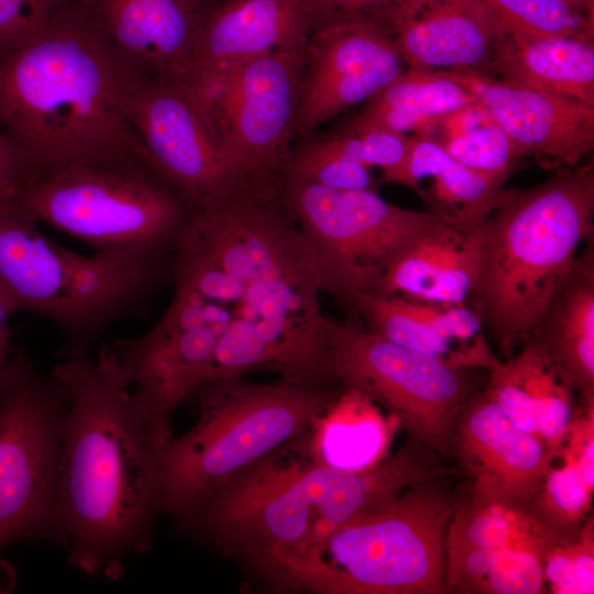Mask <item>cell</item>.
I'll return each mask as SVG.
<instances>
[{"instance_id": "cell-2", "label": "cell", "mask_w": 594, "mask_h": 594, "mask_svg": "<svg viewBox=\"0 0 594 594\" xmlns=\"http://www.w3.org/2000/svg\"><path fill=\"white\" fill-rule=\"evenodd\" d=\"M52 372L68 387L58 457V501L67 562L119 580L130 556L153 546L162 514L161 449L111 344L97 359H62Z\"/></svg>"}, {"instance_id": "cell-34", "label": "cell", "mask_w": 594, "mask_h": 594, "mask_svg": "<svg viewBox=\"0 0 594 594\" xmlns=\"http://www.w3.org/2000/svg\"><path fill=\"white\" fill-rule=\"evenodd\" d=\"M546 592L594 593V519L591 514L578 534L547 550L542 561Z\"/></svg>"}, {"instance_id": "cell-26", "label": "cell", "mask_w": 594, "mask_h": 594, "mask_svg": "<svg viewBox=\"0 0 594 594\" xmlns=\"http://www.w3.org/2000/svg\"><path fill=\"white\" fill-rule=\"evenodd\" d=\"M559 539L535 516L529 501L495 481L473 477L458 491L446 550L527 549L546 553Z\"/></svg>"}, {"instance_id": "cell-7", "label": "cell", "mask_w": 594, "mask_h": 594, "mask_svg": "<svg viewBox=\"0 0 594 594\" xmlns=\"http://www.w3.org/2000/svg\"><path fill=\"white\" fill-rule=\"evenodd\" d=\"M338 391L242 377L199 385L187 398L196 424L160 454L162 514L185 528L220 490L302 436Z\"/></svg>"}, {"instance_id": "cell-3", "label": "cell", "mask_w": 594, "mask_h": 594, "mask_svg": "<svg viewBox=\"0 0 594 594\" xmlns=\"http://www.w3.org/2000/svg\"><path fill=\"white\" fill-rule=\"evenodd\" d=\"M146 77L110 44L80 0L0 55V129L36 176L73 164L151 163L128 116Z\"/></svg>"}, {"instance_id": "cell-20", "label": "cell", "mask_w": 594, "mask_h": 594, "mask_svg": "<svg viewBox=\"0 0 594 594\" xmlns=\"http://www.w3.org/2000/svg\"><path fill=\"white\" fill-rule=\"evenodd\" d=\"M477 369L486 372V396L516 427L541 437L557 454L578 405L571 381L529 343L506 359L490 346Z\"/></svg>"}, {"instance_id": "cell-15", "label": "cell", "mask_w": 594, "mask_h": 594, "mask_svg": "<svg viewBox=\"0 0 594 594\" xmlns=\"http://www.w3.org/2000/svg\"><path fill=\"white\" fill-rule=\"evenodd\" d=\"M404 67L385 24L353 20L316 29L304 54L295 139L314 135L340 112L369 101Z\"/></svg>"}, {"instance_id": "cell-1", "label": "cell", "mask_w": 594, "mask_h": 594, "mask_svg": "<svg viewBox=\"0 0 594 594\" xmlns=\"http://www.w3.org/2000/svg\"><path fill=\"white\" fill-rule=\"evenodd\" d=\"M172 300L135 339L110 344L152 415L170 419L202 383L267 371L330 388L324 294L279 196L255 190L197 210L172 263Z\"/></svg>"}, {"instance_id": "cell-5", "label": "cell", "mask_w": 594, "mask_h": 594, "mask_svg": "<svg viewBox=\"0 0 594 594\" xmlns=\"http://www.w3.org/2000/svg\"><path fill=\"white\" fill-rule=\"evenodd\" d=\"M480 264L468 306L501 359L525 339L594 234V165L562 166L529 188L502 190L475 223Z\"/></svg>"}, {"instance_id": "cell-39", "label": "cell", "mask_w": 594, "mask_h": 594, "mask_svg": "<svg viewBox=\"0 0 594 594\" xmlns=\"http://www.w3.org/2000/svg\"><path fill=\"white\" fill-rule=\"evenodd\" d=\"M35 176L29 158L0 129V198L14 197Z\"/></svg>"}, {"instance_id": "cell-11", "label": "cell", "mask_w": 594, "mask_h": 594, "mask_svg": "<svg viewBox=\"0 0 594 594\" xmlns=\"http://www.w3.org/2000/svg\"><path fill=\"white\" fill-rule=\"evenodd\" d=\"M304 51L193 66L176 80L254 189L278 195L292 151Z\"/></svg>"}, {"instance_id": "cell-32", "label": "cell", "mask_w": 594, "mask_h": 594, "mask_svg": "<svg viewBox=\"0 0 594 594\" xmlns=\"http://www.w3.org/2000/svg\"><path fill=\"white\" fill-rule=\"evenodd\" d=\"M284 184H316L337 189H373L370 168L351 158L331 134L301 139L283 169ZM279 186V188H280Z\"/></svg>"}, {"instance_id": "cell-12", "label": "cell", "mask_w": 594, "mask_h": 594, "mask_svg": "<svg viewBox=\"0 0 594 594\" xmlns=\"http://www.w3.org/2000/svg\"><path fill=\"white\" fill-rule=\"evenodd\" d=\"M278 196L314 257L323 293L346 307L376 295L384 271L413 237L449 219L397 207L374 189L284 184Z\"/></svg>"}, {"instance_id": "cell-33", "label": "cell", "mask_w": 594, "mask_h": 594, "mask_svg": "<svg viewBox=\"0 0 594 594\" xmlns=\"http://www.w3.org/2000/svg\"><path fill=\"white\" fill-rule=\"evenodd\" d=\"M510 37L593 38V19L566 0H482Z\"/></svg>"}, {"instance_id": "cell-30", "label": "cell", "mask_w": 594, "mask_h": 594, "mask_svg": "<svg viewBox=\"0 0 594 594\" xmlns=\"http://www.w3.org/2000/svg\"><path fill=\"white\" fill-rule=\"evenodd\" d=\"M447 593H546L544 553L527 549L446 550Z\"/></svg>"}, {"instance_id": "cell-10", "label": "cell", "mask_w": 594, "mask_h": 594, "mask_svg": "<svg viewBox=\"0 0 594 594\" xmlns=\"http://www.w3.org/2000/svg\"><path fill=\"white\" fill-rule=\"evenodd\" d=\"M70 403L66 384L40 372L23 349L11 353L0 380V594L15 583L2 557L15 540L67 548L58 501V457Z\"/></svg>"}, {"instance_id": "cell-41", "label": "cell", "mask_w": 594, "mask_h": 594, "mask_svg": "<svg viewBox=\"0 0 594 594\" xmlns=\"http://www.w3.org/2000/svg\"><path fill=\"white\" fill-rule=\"evenodd\" d=\"M571 6L593 19L594 0H566Z\"/></svg>"}, {"instance_id": "cell-9", "label": "cell", "mask_w": 594, "mask_h": 594, "mask_svg": "<svg viewBox=\"0 0 594 594\" xmlns=\"http://www.w3.org/2000/svg\"><path fill=\"white\" fill-rule=\"evenodd\" d=\"M11 198L37 223L125 260L172 258L197 211L151 163L64 166Z\"/></svg>"}, {"instance_id": "cell-31", "label": "cell", "mask_w": 594, "mask_h": 594, "mask_svg": "<svg viewBox=\"0 0 594 594\" xmlns=\"http://www.w3.org/2000/svg\"><path fill=\"white\" fill-rule=\"evenodd\" d=\"M560 459L551 464L529 501L535 516L559 539L573 538L592 514L594 473L581 464Z\"/></svg>"}, {"instance_id": "cell-29", "label": "cell", "mask_w": 594, "mask_h": 594, "mask_svg": "<svg viewBox=\"0 0 594 594\" xmlns=\"http://www.w3.org/2000/svg\"><path fill=\"white\" fill-rule=\"evenodd\" d=\"M475 101L466 88L440 72L405 69L343 128L424 135L444 116Z\"/></svg>"}, {"instance_id": "cell-22", "label": "cell", "mask_w": 594, "mask_h": 594, "mask_svg": "<svg viewBox=\"0 0 594 594\" xmlns=\"http://www.w3.org/2000/svg\"><path fill=\"white\" fill-rule=\"evenodd\" d=\"M315 26L308 0H220L204 20L187 68L304 51Z\"/></svg>"}, {"instance_id": "cell-6", "label": "cell", "mask_w": 594, "mask_h": 594, "mask_svg": "<svg viewBox=\"0 0 594 594\" xmlns=\"http://www.w3.org/2000/svg\"><path fill=\"white\" fill-rule=\"evenodd\" d=\"M421 481L322 541L258 570L279 590L321 594L447 593V531L458 491Z\"/></svg>"}, {"instance_id": "cell-35", "label": "cell", "mask_w": 594, "mask_h": 594, "mask_svg": "<svg viewBox=\"0 0 594 594\" xmlns=\"http://www.w3.org/2000/svg\"><path fill=\"white\" fill-rule=\"evenodd\" d=\"M438 144L466 167L492 176L509 178L521 160L510 138L493 118Z\"/></svg>"}, {"instance_id": "cell-36", "label": "cell", "mask_w": 594, "mask_h": 594, "mask_svg": "<svg viewBox=\"0 0 594 594\" xmlns=\"http://www.w3.org/2000/svg\"><path fill=\"white\" fill-rule=\"evenodd\" d=\"M332 135L351 158L369 168H381V183H398L409 155L410 136L381 129L349 130L345 128Z\"/></svg>"}, {"instance_id": "cell-37", "label": "cell", "mask_w": 594, "mask_h": 594, "mask_svg": "<svg viewBox=\"0 0 594 594\" xmlns=\"http://www.w3.org/2000/svg\"><path fill=\"white\" fill-rule=\"evenodd\" d=\"M80 0H0V55L29 41Z\"/></svg>"}, {"instance_id": "cell-28", "label": "cell", "mask_w": 594, "mask_h": 594, "mask_svg": "<svg viewBox=\"0 0 594 594\" xmlns=\"http://www.w3.org/2000/svg\"><path fill=\"white\" fill-rule=\"evenodd\" d=\"M508 178L466 167L433 140L413 134L406 166L398 179L420 198L428 211L462 223L482 221L493 209Z\"/></svg>"}, {"instance_id": "cell-14", "label": "cell", "mask_w": 594, "mask_h": 594, "mask_svg": "<svg viewBox=\"0 0 594 594\" xmlns=\"http://www.w3.org/2000/svg\"><path fill=\"white\" fill-rule=\"evenodd\" d=\"M128 116L151 164L195 209L255 190L175 78L146 77Z\"/></svg>"}, {"instance_id": "cell-17", "label": "cell", "mask_w": 594, "mask_h": 594, "mask_svg": "<svg viewBox=\"0 0 594 594\" xmlns=\"http://www.w3.org/2000/svg\"><path fill=\"white\" fill-rule=\"evenodd\" d=\"M387 24L406 69L492 75L508 38L482 0H400Z\"/></svg>"}, {"instance_id": "cell-25", "label": "cell", "mask_w": 594, "mask_h": 594, "mask_svg": "<svg viewBox=\"0 0 594 594\" xmlns=\"http://www.w3.org/2000/svg\"><path fill=\"white\" fill-rule=\"evenodd\" d=\"M395 415L352 387H341L306 431L305 452L321 466L363 472L391 454L397 430Z\"/></svg>"}, {"instance_id": "cell-27", "label": "cell", "mask_w": 594, "mask_h": 594, "mask_svg": "<svg viewBox=\"0 0 594 594\" xmlns=\"http://www.w3.org/2000/svg\"><path fill=\"white\" fill-rule=\"evenodd\" d=\"M493 74L501 75L498 80L512 86L594 106L593 38L508 35L495 57Z\"/></svg>"}, {"instance_id": "cell-21", "label": "cell", "mask_w": 594, "mask_h": 594, "mask_svg": "<svg viewBox=\"0 0 594 594\" xmlns=\"http://www.w3.org/2000/svg\"><path fill=\"white\" fill-rule=\"evenodd\" d=\"M480 264L475 223L443 219L413 237L384 271L374 296L468 304Z\"/></svg>"}, {"instance_id": "cell-8", "label": "cell", "mask_w": 594, "mask_h": 594, "mask_svg": "<svg viewBox=\"0 0 594 594\" xmlns=\"http://www.w3.org/2000/svg\"><path fill=\"white\" fill-rule=\"evenodd\" d=\"M37 224L12 198H0V290L15 312H33L62 331V359L86 355L107 327L136 315L170 280L174 256H84L43 237Z\"/></svg>"}, {"instance_id": "cell-4", "label": "cell", "mask_w": 594, "mask_h": 594, "mask_svg": "<svg viewBox=\"0 0 594 594\" xmlns=\"http://www.w3.org/2000/svg\"><path fill=\"white\" fill-rule=\"evenodd\" d=\"M302 457L276 450L215 494L185 528L238 550L258 569L322 541L411 485L449 473L411 437L363 472L318 465L305 450Z\"/></svg>"}, {"instance_id": "cell-19", "label": "cell", "mask_w": 594, "mask_h": 594, "mask_svg": "<svg viewBox=\"0 0 594 594\" xmlns=\"http://www.w3.org/2000/svg\"><path fill=\"white\" fill-rule=\"evenodd\" d=\"M449 454L471 479H491L526 501L557 455L541 437L516 427L483 391H474L462 405Z\"/></svg>"}, {"instance_id": "cell-16", "label": "cell", "mask_w": 594, "mask_h": 594, "mask_svg": "<svg viewBox=\"0 0 594 594\" xmlns=\"http://www.w3.org/2000/svg\"><path fill=\"white\" fill-rule=\"evenodd\" d=\"M461 84L507 133L519 156L554 170L576 166L594 148V106L520 88L477 72H440Z\"/></svg>"}, {"instance_id": "cell-18", "label": "cell", "mask_w": 594, "mask_h": 594, "mask_svg": "<svg viewBox=\"0 0 594 594\" xmlns=\"http://www.w3.org/2000/svg\"><path fill=\"white\" fill-rule=\"evenodd\" d=\"M110 44L147 76L189 66L210 7L204 0H82Z\"/></svg>"}, {"instance_id": "cell-38", "label": "cell", "mask_w": 594, "mask_h": 594, "mask_svg": "<svg viewBox=\"0 0 594 594\" xmlns=\"http://www.w3.org/2000/svg\"><path fill=\"white\" fill-rule=\"evenodd\" d=\"M308 1L315 16L316 30L327 24L353 20L373 21L388 26V18L400 0Z\"/></svg>"}, {"instance_id": "cell-24", "label": "cell", "mask_w": 594, "mask_h": 594, "mask_svg": "<svg viewBox=\"0 0 594 594\" xmlns=\"http://www.w3.org/2000/svg\"><path fill=\"white\" fill-rule=\"evenodd\" d=\"M348 308L365 322L366 329L463 369H468L470 351L484 332L479 316L466 304L443 305L402 296H364Z\"/></svg>"}, {"instance_id": "cell-42", "label": "cell", "mask_w": 594, "mask_h": 594, "mask_svg": "<svg viewBox=\"0 0 594 594\" xmlns=\"http://www.w3.org/2000/svg\"><path fill=\"white\" fill-rule=\"evenodd\" d=\"M210 8L217 4L220 0H204Z\"/></svg>"}, {"instance_id": "cell-13", "label": "cell", "mask_w": 594, "mask_h": 594, "mask_svg": "<svg viewBox=\"0 0 594 594\" xmlns=\"http://www.w3.org/2000/svg\"><path fill=\"white\" fill-rule=\"evenodd\" d=\"M332 380L399 418L411 438L449 454L458 414L474 392L473 370L408 349L351 321L327 318Z\"/></svg>"}, {"instance_id": "cell-40", "label": "cell", "mask_w": 594, "mask_h": 594, "mask_svg": "<svg viewBox=\"0 0 594 594\" xmlns=\"http://www.w3.org/2000/svg\"><path fill=\"white\" fill-rule=\"evenodd\" d=\"M14 312L15 310L11 302L0 290V380L12 353L10 344L11 330L7 326V319Z\"/></svg>"}, {"instance_id": "cell-23", "label": "cell", "mask_w": 594, "mask_h": 594, "mask_svg": "<svg viewBox=\"0 0 594 594\" xmlns=\"http://www.w3.org/2000/svg\"><path fill=\"white\" fill-rule=\"evenodd\" d=\"M529 343L594 400V245L585 243L527 334Z\"/></svg>"}]
</instances>
